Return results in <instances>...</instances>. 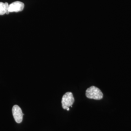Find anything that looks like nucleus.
Here are the masks:
<instances>
[{
    "label": "nucleus",
    "instance_id": "7ed1b4c3",
    "mask_svg": "<svg viewBox=\"0 0 131 131\" xmlns=\"http://www.w3.org/2000/svg\"><path fill=\"white\" fill-rule=\"evenodd\" d=\"M12 114L15 122L18 123H20L23 121L24 114L21 109L19 105H15L12 108Z\"/></svg>",
    "mask_w": 131,
    "mask_h": 131
},
{
    "label": "nucleus",
    "instance_id": "423d86ee",
    "mask_svg": "<svg viewBox=\"0 0 131 131\" xmlns=\"http://www.w3.org/2000/svg\"><path fill=\"white\" fill-rule=\"evenodd\" d=\"M70 108L69 107L67 108L66 109V110H67V111H69V110H70Z\"/></svg>",
    "mask_w": 131,
    "mask_h": 131
},
{
    "label": "nucleus",
    "instance_id": "f03ea898",
    "mask_svg": "<svg viewBox=\"0 0 131 131\" xmlns=\"http://www.w3.org/2000/svg\"><path fill=\"white\" fill-rule=\"evenodd\" d=\"M74 102V98L73 94L70 92H66L62 98V106L64 109L67 108L72 107Z\"/></svg>",
    "mask_w": 131,
    "mask_h": 131
},
{
    "label": "nucleus",
    "instance_id": "f257e3e1",
    "mask_svg": "<svg viewBox=\"0 0 131 131\" xmlns=\"http://www.w3.org/2000/svg\"><path fill=\"white\" fill-rule=\"evenodd\" d=\"M85 95L87 98L94 100H101L103 98V94L98 88L92 86L86 89Z\"/></svg>",
    "mask_w": 131,
    "mask_h": 131
},
{
    "label": "nucleus",
    "instance_id": "39448f33",
    "mask_svg": "<svg viewBox=\"0 0 131 131\" xmlns=\"http://www.w3.org/2000/svg\"><path fill=\"white\" fill-rule=\"evenodd\" d=\"M9 4L8 3L0 2V15L9 14L8 12Z\"/></svg>",
    "mask_w": 131,
    "mask_h": 131
},
{
    "label": "nucleus",
    "instance_id": "20e7f679",
    "mask_svg": "<svg viewBox=\"0 0 131 131\" xmlns=\"http://www.w3.org/2000/svg\"><path fill=\"white\" fill-rule=\"evenodd\" d=\"M24 7V4L20 1H16L9 5L8 12H19L22 11Z\"/></svg>",
    "mask_w": 131,
    "mask_h": 131
}]
</instances>
